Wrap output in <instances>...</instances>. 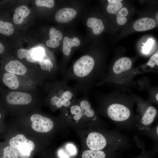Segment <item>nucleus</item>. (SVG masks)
Instances as JSON below:
<instances>
[{
	"instance_id": "aec40b11",
	"label": "nucleus",
	"mask_w": 158,
	"mask_h": 158,
	"mask_svg": "<svg viewBox=\"0 0 158 158\" xmlns=\"http://www.w3.org/2000/svg\"><path fill=\"white\" fill-rule=\"evenodd\" d=\"M2 158H18V153L15 149L8 146L4 150Z\"/></svg>"
},
{
	"instance_id": "412c9836",
	"label": "nucleus",
	"mask_w": 158,
	"mask_h": 158,
	"mask_svg": "<svg viewBox=\"0 0 158 158\" xmlns=\"http://www.w3.org/2000/svg\"><path fill=\"white\" fill-rule=\"evenodd\" d=\"M122 6L123 4L121 2L109 3L107 7V11L111 14H116L122 8Z\"/></svg>"
},
{
	"instance_id": "f704fd0d",
	"label": "nucleus",
	"mask_w": 158,
	"mask_h": 158,
	"mask_svg": "<svg viewBox=\"0 0 158 158\" xmlns=\"http://www.w3.org/2000/svg\"><path fill=\"white\" fill-rule=\"evenodd\" d=\"M155 146L153 148V150H152V152L146 158H154V155L157 153V144L155 145Z\"/></svg>"
},
{
	"instance_id": "9d476101",
	"label": "nucleus",
	"mask_w": 158,
	"mask_h": 158,
	"mask_svg": "<svg viewBox=\"0 0 158 158\" xmlns=\"http://www.w3.org/2000/svg\"><path fill=\"white\" fill-rule=\"evenodd\" d=\"M132 64L130 58L126 57L121 58L114 63L113 68V71L115 74H120L130 69Z\"/></svg>"
},
{
	"instance_id": "6e6552de",
	"label": "nucleus",
	"mask_w": 158,
	"mask_h": 158,
	"mask_svg": "<svg viewBox=\"0 0 158 158\" xmlns=\"http://www.w3.org/2000/svg\"><path fill=\"white\" fill-rule=\"evenodd\" d=\"M5 68L8 72L18 75H23L27 72L26 67L20 62L17 60L10 61L5 65Z\"/></svg>"
},
{
	"instance_id": "39448f33",
	"label": "nucleus",
	"mask_w": 158,
	"mask_h": 158,
	"mask_svg": "<svg viewBox=\"0 0 158 158\" xmlns=\"http://www.w3.org/2000/svg\"><path fill=\"white\" fill-rule=\"evenodd\" d=\"M6 99L8 103L11 104L25 105L31 102L32 97L28 93L13 91L7 95Z\"/></svg>"
},
{
	"instance_id": "2f4dec72",
	"label": "nucleus",
	"mask_w": 158,
	"mask_h": 158,
	"mask_svg": "<svg viewBox=\"0 0 158 158\" xmlns=\"http://www.w3.org/2000/svg\"><path fill=\"white\" fill-rule=\"evenodd\" d=\"M72 96V94L71 92L67 91L63 93L61 98L63 99L69 100L71 98Z\"/></svg>"
},
{
	"instance_id": "e433bc0d",
	"label": "nucleus",
	"mask_w": 158,
	"mask_h": 158,
	"mask_svg": "<svg viewBox=\"0 0 158 158\" xmlns=\"http://www.w3.org/2000/svg\"><path fill=\"white\" fill-rule=\"evenodd\" d=\"M61 99L62 100V105L63 106L65 107H67L70 105L71 103L69 100L63 99L61 98Z\"/></svg>"
},
{
	"instance_id": "5701e85b",
	"label": "nucleus",
	"mask_w": 158,
	"mask_h": 158,
	"mask_svg": "<svg viewBox=\"0 0 158 158\" xmlns=\"http://www.w3.org/2000/svg\"><path fill=\"white\" fill-rule=\"evenodd\" d=\"M44 50L42 47H34L32 52L33 58L37 61L42 58L45 54Z\"/></svg>"
},
{
	"instance_id": "ddd939ff",
	"label": "nucleus",
	"mask_w": 158,
	"mask_h": 158,
	"mask_svg": "<svg viewBox=\"0 0 158 158\" xmlns=\"http://www.w3.org/2000/svg\"><path fill=\"white\" fill-rule=\"evenodd\" d=\"M2 80L4 83L12 90H16L19 87V81L18 77L14 74L6 73L3 75Z\"/></svg>"
},
{
	"instance_id": "ea45409f",
	"label": "nucleus",
	"mask_w": 158,
	"mask_h": 158,
	"mask_svg": "<svg viewBox=\"0 0 158 158\" xmlns=\"http://www.w3.org/2000/svg\"><path fill=\"white\" fill-rule=\"evenodd\" d=\"M4 46L0 43V54L2 53L4 51Z\"/></svg>"
},
{
	"instance_id": "c85d7f7f",
	"label": "nucleus",
	"mask_w": 158,
	"mask_h": 158,
	"mask_svg": "<svg viewBox=\"0 0 158 158\" xmlns=\"http://www.w3.org/2000/svg\"><path fill=\"white\" fill-rule=\"evenodd\" d=\"M71 112L73 114H77L83 111L80 107L78 105H74L72 106L71 108Z\"/></svg>"
},
{
	"instance_id": "6ab92c4d",
	"label": "nucleus",
	"mask_w": 158,
	"mask_h": 158,
	"mask_svg": "<svg viewBox=\"0 0 158 158\" xmlns=\"http://www.w3.org/2000/svg\"><path fill=\"white\" fill-rule=\"evenodd\" d=\"M142 134L147 135L152 139L155 144H157L158 141V125L157 124L148 130L143 133Z\"/></svg>"
},
{
	"instance_id": "f3484780",
	"label": "nucleus",
	"mask_w": 158,
	"mask_h": 158,
	"mask_svg": "<svg viewBox=\"0 0 158 158\" xmlns=\"http://www.w3.org/2000/svg\"><path fill=\"white\" fill-rule=\"evenodd\" d=\"M128 9L126 7L121 8L117 13V21L120 25H123L127 22V19L126 17L128 14Z\"/></svg>"
},
{
	"instance_id": "bb28decb",
	"label": "nucleus",
	"mask_w": 158,
	"mask_h": 158,
	"mask_svg": "<svg viewBox=\"0 0 158 158\" xmlns=\"http://www.w3.org/2000/svg\"><path fill=\"white\" fill-rule=\"evenodd\" d=\"M60 42L59 41L52 40H49L46 42L47 45L50 47L55 48L60 45Z\"/></svg>"
},
{
	"instance_id": "f03ea898",
	"label": "nucleus",
	"mask_w": 158,
	"mask_h": 158,
	"mask_svg": "<svg viewBox=\"0 0 158 158\" xmlns=\"http://www.w3.org/2000/svg\"><path fill=\"white\" fill-rule=\"evenodd\" d=\"M9 144L13 148L18 150L21 156L24 158L30 157L35 147L32 141L27 139L22 134H18L11 139Z\"/></svg>"
},
{
	"instance_id": "58836bf2",
	"label": "nucleus",
	"mask_w": 158,
	"mask_h": 158,
	"mask_svg": "<svg viewBox=\"0 0 158 158\" xmlns=\"http://www.w3.org/2000/svg\"><path fill=\"white\" fill-rule=\"evenodd\" d=\"M62 105V100L60 98V100L56 105V107L58 108L61 107Z\"/></svg>"
},
{
	"instance_id": "c756f323",
	"label": "nucleus",
	"mask_w": 158,
	"mask_h": 158,
	"mask_svg": "<svg viewBox=\"0 0 158 158\" xmlns=\"http://www.w3.org/2000/svg\"><path fill=\"white\" fill-rule=\"evenodd\" d=\"M142 152L138 156L133 158H146L151 153L152 150L150 152L146 151L145 148L142 149Z\"/></svg>"
},
{
	"instance_id": "dca6fc26",
	"label": "nucleus",
	"mask_w": 158,
	"mask_h": 158,
	"mask_svg": "<svg viewBox=\"0 0 158 158\" xmlns=\"http://www.w3.org/2000/svg\"><path fill=\"white\" fill-rule=\"evenodd\" d=\"M14 31L13 25L11 23L4 22L0 20V33L6 35H12Z\"/></svg>"
},
{
	"instance_id": "b1692460",
	"label": "nucleus",
	"mask_w": 158,
	"mask_h": 158,
	"mask_svg": "<svg viewBox=\"0 0 158 158\" xmlns=\"http://www.w3.org/2000/svg\"><path fill=\"white\" fill-rule=\"evenodd\" d=\"M35 3L38 6L51 8L53 7L54 2L53 0H37Z\"/></svg>"
},
{
	"instance_id": "4be33fe9",
	"label": "nucleus",
	"mask_w": 158,
	"mask_h": 158,
	"mask_svg": "<svg viewBox=\"0 0 158 158\" xmlns=\"http://www.w3.org/2000/svg\"><path fill=\"white\" fill-rule=\"evenodd\" d=\"M49 34L51 40L59 41L62 39L63 35L61 32L53 27H51L50 29Z\"/></svg>"
},
{
	"instance_id": "c9c22d12",
	"label": "nucleus",
	"mask_w": 158,
	"mask_h": 158,
	"mask_svg": "<svg viewBox=\"0 0 158 158\" xmlns=\"http://www.w3.org/2000/svg\"><path fill=\"white\" fill-rule=\"evenodd\" d=\"M60 99V98L56 96L53 97L50 99L51 103L53 105H56Z\"/></svg>"
},
{
	"instance_id": "72a5a7b5",
	"label": "nucleus",
	"mask_w": 158,
	"mask_h": 158,
	"mask_svg": "<svg viewBox=\"0 0 158 158\" xmlns=\"http://www.w3.org/2000/svg\"><path fill=\"white\" fill-rule=\"evenodd\" d=\"M60 158H69V155L62 150H60L58 153Z\"/></svg>"
},
{
	"instance_id": "2eb2a0df",
	"label": "nucleus",
	"mask_w": 158,
	"mask_h": 158,
	"mask_svg": "<svg viewBox=\"0 0 158 158\" xmlns=\"http://www.w3.org/2000/svg\"><path fill=\"white\" fill-rule=\"evenodd\" d=\"M34 47L29 49H19L17 52L18 56L19 58L22 59L25 57L26 60L30 63H34L37 61L35 60L32 56V52Z\"/></svg>"
},
{
	"instance_id": "79ce46f5",
	"label": "nucleus",
	"mask_w": 158,
	"mask_h": 158,
	"mask_svg": "<svg viewBox=\"0 0 158 158\" xmlns=\"http://www.w3.org/2000/svg\"><path fill=\"white\" fill-rule=\"evenodd\" d=\"M158 94L157 93V94L156 95V100L157 101H158Z\"/></svg>"
},
{
	"instance_id": "7c9ffc66",
	"label": "nucleus",
	"mask_w": 158,
	"mask_h": 158,
	"mask_svg": "<svg viewBox=\"0 0 158 158\" xmlns=\"http://www.w3.org/2000/svg\"><path fill=\"white\" fill-rule=\"evenodd\" d=\"M66 148L70 155L73 156L76 153V150L74 146L72 144H69L67 145Z\"/></svg>"
},
{
	"instance_id": "37998d69",
	"label": "nucleus",
	"mask_w": 158,
	"mask_h": 158,
	"mask_svg": "<svg viewBox=\"0 0 158 158\" xmlns=\"http://www.w3.org/2000/svg\"><path fill=\"white\" fill-rule=\"evenodd\" d=\"M1 115L0 113V119H1Z\"/></svg>"
},
{
	"instance_id": "f257e3e1",
	"label": "nucleus",
	"mask_w": 158,
	"mask_h": 158,
	"mask_svg": "<svg viewBox=\"0 0 158 158\" xmlns=\"http://www.w3.org/2000/svg\"><path fill=\"white\" fill-rule=\"evenodd\" d=\"M147 107L139 116H136L137 131L141 134L150 129L157 117V112L156 109L152 106Z\"/></svg>"
},
{
	"instance_id": "473e14b6",
	"label": "nucleus",
	"mask_w": 158,
	"mask_h": 158,
	"mask_svg": "<svg viewBox=\"0 0 158 158\" xmlns=\"http://www.w3.org/2000/svg\"><path fill=\"white\" fill-rule=\"evenodd\" d=\"M95 114V113L94 111L92 109H90L84 112V115H85L89 117H97L96 116H94Z\"/></svg>"
},
{
	"instance_id": "393cba45",
	"label": "nucleus",
	"mask_w": 158,
	"mask_h": 158,
	"mask_svg": "<svg viewBox=\"0 0 158 158\" xmlns=\"http://www.w3.org/2000/svg\"><path fill=\"white\" fill-rule=\"evenodd\" d=\"M154 41L151 38L149 39L147 42L143 43L144 46L142 47V52L145 54L148 53L153 44Z\"/></svg>"
},
{
	"instance_id": "4468645a",
	"label": "nucleus",
	"mask_w": 158,
	"mask_h": 158,
	"mask_svg": "<svg viewBox=\"0 0 158 158\" xmlns=\"http://www.w3.org/2000/svg\"><path fill=\"white\" fill-rule=\"evenodd\" d=\"M87 25L88 27L92 28L93 33L96 35L101 33L104 28L102 20L94 17L90 18L87 20Z\"/></svg>"
},
{
	"instance_id": "1a4fd4ad",
	"label": "nucleus",
	"mask_w": 158,
	"mask_h": 158,
	"mask_svg": "<svg viewBox=\"0 0 158 158\" xmlns=\"http://www.w3.org/2000/svg\"><path fill=\"white\" fill-rule=\"evenodd\" d=\"M156 25V22L153 19L144 18L136 20L133 24V27L137 31H144L154 28Z\"/></svg>"
},
{
	"instance_id": "a19ab883",
	"label": "nucleus",
	"mask_w": 158,
	"mask_h": 158,
	"mask_svg": "<svg viewBox=\"0 0 158 158\" xmlns=\"http://www.w3.org/2000/svg\"><path fill=\"white\" fill-rule=\"evenodd\" d=\"M108 2L109 3H113V2H121L122 1V0H108Z\"/></svg>"
},
{
	"instance_id": "cd10ccee",
	"label": "nucleus",
	"mask_w": 158,
	"mask_h": 158,
	"mask_svg": "<svg viewBox=\"0 0 158 158\" xmlns=\"http://www.w3.org/2000/svg\"><path fill=\"white\" fill-rule=\"evenodd\" d=\"M80 106L83 112H85L90 109L91 108V105L87 101L85 100L81 102L80 103Z\"/></svg>"
},
{
	"instance_id": "20e7f679",
	"label": "nucleus",
	"mask_w": 158,
	"mask_h": 158,
	"mask_svg": "<svg viewBox=\"0 0 158 158\" xmlns=\"http://www.w3.org/2000/svg\"><path fill=\"white\" fill-rule=\"evenodd\" d=\"M31 126L35 131L40 133H47L52 129L54 123L49 118L38 114H34L30 117Z\"/></svg>"
},
{
	"instance_id": "9b49d317",
	"label": "nucleus",
	"mask_w": 158,
	"mask_h": 158,
	"mask_svg": "<svg viewBox=\"0 0 158 158\" xmlns=\"http://www.w3.org/2000/svg\"><path fill=\"white\" fill-rule=\"evenodd\" d=\"M15 12L13 16V21L16 24H20L26 17L29 15L30 10L26 6L22 5L16 8Z\"/></svg>"
},
{
	"instance_id": "7ed1b4c3",
	"label": "nucleus",
	"mask_w": 158,
	"mask_h": 158,
	"mask_svg": "<svg viewBox=\"0 0 158 158\" xmlns=\"http://www.w3.org/2000/svg\"><path fill=\"white\" fill-rule=\"evenodd\" d=\"M95 61L89 55L83 56L75 63L73 71L75 74L79 77H84L88 75L92 70Z\"/></svg>"
},
{
	"instance_id": "423d86ee",
	"label": "nucleus",
	"mask_w": 158,
	"mask_h": 158,
	"mask_svg": "<svg viewBox=\"0 0 158 158\" xmlns=\"http://www.w3.org/2000/svg\"><path fill=\"white\" fill-rule=\"evenodd\" d=\"M117 151L113 150L94 151L86 150L82 155V158H115L117 155Z\"/></svg>"
},
{
	"instance_id": "f8f14e48",
	"label": "nucleus",
	"mask_w": 158,
	"mask_h": 158,
	"mask_svg": "<svg viewBox=\"0 0 158 158\" xmlns=\"http://www.w3.org/2000/svg\"><path fill=\"white\" fill-rule=\"evenodd\" d=\"M80 43V40L76 37L73 39L65 37L63 42L62 50L64 54L66 56L69 55L71 52V48L73 47H78Z\"/></svg>"
},
{
	"instance_id": "0eeeda50",
	"label": "nucleus",
	"mask_w": 158,
	"mask_h": 158,
	"mask_svg": "<svg viewBox=\"0 0 158 158\" xmlns=\"http://www.w3.org/2000/svg\"><path fill=\"white\" fill-rule=\"evenodd\" d=\"M77 12L74 9L65 8L59 10L56 14L55 18L58 22L66 23L73 19L76 16Z\"/></svg>"
},
{
	"instance_id": "4c0bfd02",
	"label": "nucleus",
	"mask_w": 158,
	"mask_h": 158,
	"mask_svg": "<svg viewBox=\"0 0 158 158\" xmlns=\"http://www.w3.org/2000/svg\"><path fill=\"white\" fill-rule=\"evenodd\" d=\"M83 115H84V112H81L78 114L75 115L73 117L74 119L76 121L78 120Z\"/></svg>"
},
{
	"instance_id": "a211bd4d",
	"label": "nucleus",
	"mask_w": 158,
	"mask_h": 158,
	"mask_svg": "<svg viewBox=\"0 0 158 158\" xmlns=\"http://www.w3.org/2000/svg\"><path fill=\"white\" fill-rule=\"evenodd\" d=\"M42 70L45 71L51 69L53 67V64L50 58L45 54L44 56L41 59L37 60Z\"/></svg>"
},
{
	"instance_id": "a878e982",
	"label": "nucleus",
	"mask_w": 158,
	"mask_h": 158,
	"mask_svg": "<svg viewBox=\"0 0 158 158\" xmlns=\"http://www.w3.org/2000/svg\"><path fill=\"white\" fill-rule=\"evenodd\" d=\"M158 51L153 55L150 58V59L148 62L147 65L151 67H154L156 64L157 66L158 65Z\"/></svg>"
}]
</instances>
